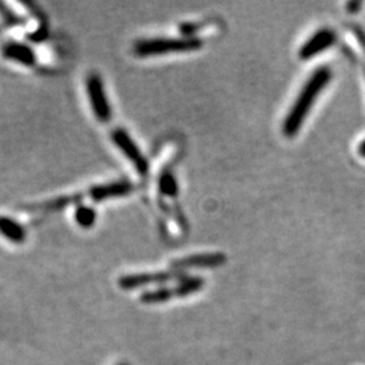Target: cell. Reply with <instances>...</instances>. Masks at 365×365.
I'll return each mask as SVG.
<instances>
[{
    "instance_id": "obj_4",
    "label": "cell",
    "mask_w": 365,
    "mask_h": 365,
    "mask_svg": "<svg viewBox=\"0 0 365 365\" xmlns=\"http://www.w3.org/2000/svg\"><path fill=\"white\" fill-rule=\"evenodd\" d=\"M87 93L95 117L101 122H108L111 119V108L107 101L105 84L99 75L91 73L87 78Z\"/></svg>"
},
{
    "instance_id": "obj_7",
    "label": "cell",
    "mask_w": 365,
    "mask_h": 365,
    "mask_svg": "<svg viewBox=\"0 0 365 365\" xmlns=\"http://www.w3.org/2000/svg\"><path fill=\"white\" fill-rule=\"evenodd\" d=\"M226 264V256L222 253H202L182 257L172 262V269L182 271L184 268H217Z\"/></svg>"
},
{
    "instance_id": "obj_9",
    "label": "cell",
    "mask_w": 365,
    "mask_h": 365,
    "mask_svg": "<svg viewBox=\"0 0 365 365\" xmlns=\"http://www.w3.org/2000/svg\"><path fill=\"white\" fill-rule=\"evenodd\" d=\"M3 54L4 57L16 61L19 64H24L25 66H33L36 64V53L27 45H24L21 42H10L3 48Z\"/></svg>"
},
{
    "instance_id": "obj_13",
    "label": "cell",
    "mask_w": 365,
    "mask_h": 365,
    "mask_svg": "<svg viewBox=\"0 0 365 365\" xmlns=\"http://www.w3.org/2000/svg\"><path fill=\"white\" fill-rule=\"evenodd\" d=\"M75 220L83 229H90L96 221V211L88 206H78L75 211Z\"/></svg>"
},
{
    "instance_id": "obj_2",
    "label": "cell",
    "mask_w": 365,
    "mask_h": 365,
    "mask_svg": "<svg viewBox=\"0 0 365 365\" xmlns=\"http://www.w3.org/2000/svg\"><path fill=\"white\" fill-rule=\"evenodd\" d=\"M203 46L202 39L194 36L179 38H152L138 41L134 45V53L141 57L160 56L164 53L192 52Z\"/></svg>"
},
{
    "instance_id": "obj_12",
    "label": "cell",
    "mask_w": 365,
    "mask_h": 365,
    "mask_svg": "<svg viewBox=\"0 0 365 365\" xmlns=\"http://www.w3.org/2000/svg\"><path fill=\"white\" fill-rule=\"evenodd\" d=\"M158 190L163 195L165 196H176L178 195V191H179V185L176 182V178L172 175V172H164L161 176H160V180H158Z\"/></svg>"
},
{
    "instance_id": "obj_10",
    "label": "cell",
    "mask_w": 365,
    "mask_h": 365,
    "mask_svg": "<svg viewBox=\"0 0 365 365\" xmlns=\"http://www.w3.org/2000/svg\"><path fill=\"white\" fill-rule=\"evenodd\" d=\"M0 235L13 244H24L26 241V232L22 225L4 215H0Z\"/></svg>"
},
{
    "instance_id": "obj_6",
    "label": "cell",
    "mask_w": 365,
    "mask_h": 365,
    "mask_svg": "<svg viewBox=\"0 0 365 365\" xmlns=\"http://www.w3.org/2000/svg\"><path fill=\"white\" fill-rule=\"evenodd\" d=\"M337 41V34L331 29H322L317 31L312 38L309 39L300 49L299 56L302 60H310L318 53L327 51L333 46Z\"/></svg>"
},
{
    "instance_id": "obj_1",
    "label": "cell",
    "mask_w": 365,
    "mask_h": 365,
    "mask_svg": "<svg viewBox=\"0 0 365 365\" xmlns=\"http://www.w3.org/2000/svg\"><path fill=\"white\" fill-rule=\"evenodd\" d=\"M330 78H331L330 68L322 66L317 69L312 75L310 80L304 84L297 102L292 106L289 114L283 123V133L286 137H294L299 133L304 119L317 101V96L324 91Z\"/></svg>"
},
{
    "instance_id": "obj_8",
    "label": "cell",
    "mask_w": 365,
    "mask_h": 365,
    "mask_svg": "<svg viewBox=\"0 0 365 365\" xmlns=\"http://www.w3.org/2000/svg\"><path fill=\"white\" fill-rule=\"evenodd\" d=\"M134 191V185L130 182H117L96 185L88 191V197L93 202H103L113 197H122L129 195Z\"/></svg>"
},
{
    "instance_id": "obj_14",
    "label": "cell",
    "mask_w": 365,
    "mask_h": 365,
    "mask_svg": "<svg viewBox=\"0 0 365 365\" xmlns=\"http://www.w3.org/2000/svg\"><path fill=\"white\" fill-rule=\"evenodd\" d=\"M361 6H363L361 1H352V3L348 4V10H349V13H356L357 9L361 7Z\"/></svg>"
},
{
    "instance_id": "obj_5",
    "label": "cell",
    "mask_w": 365,
    "mask_h": 365,
    "mask_svg": "<svg viewBox=\"0 0 365 365\" xmlns=\"http://www.w3.org/2000/svg\"><path fill=\"white\" fill-rule=\"evenodd\" d=\"M185 274L178 269H170L164 272H156V274H125L119 277L118 286L122 289H135V288L144 287L149 284H158L165 283L173 279L180 280Z\"/></svg>"
},
{
    "instance_id": "obj_16",
    "label": "cell",
    "mask_w": 365,
    "mask_h": 365,
    "mask_svg": "<svg viewBox=\"0 0 365 365\" xmlns=\"http://www.w3.org/2000/svg\"><path fill=\"white\" fill-rule=\"evenodd\" d=\"M119 365H129V364H119Z\"/></svg>"
},
{
    "instance_id": "obj_3",
    "label": "cell",
    "mask_w": 365,
    "mask_h": 365,
    "mask_svg": "<svg viewBox=\"0 0 365 365\" xmlns=\"http://www.w3.org/2000/svg\"><path fill=\"white\" fill-rule=\"evenodd\" d=\"M111 140L114 144L117 145L118 149L130 160L131 164L134 165L135 170H138V173L141 176H146L149 170V163L141 153L140 148L131 140L128 131L123 129H115L111 133Z\"/></svg>"
},
{
    "instance_id": "obj_11",
    "label": "cell",
    "mask_w": 365,
    "mask_h": 365,
    "mask_svg": "<svg viewBox=\"0 0 365 365\" xmlns=\"http://www.w3.org/2000/svg\"><path fill=\"white\" fill-rule=\"evenodd\" d=\"M173 298H180V291L179 287H163L146 291L144 292L140 299L145 304H156V303H164L167 300L173 299Z\"/></svg>"
},
{
    "instance_id": "obj_15",
    "label": "cell",
    "mask_w": 365,
    "mask_h": 365,
    "mask_svg": "<svg viewBox=\"0 0 365 365\" xmlns=\"http://www.w3.org/2000/svg\"><path fill=\"white\" fill-rule=\"evenodd\" d=\"M359 155L365 157V140L364 141H361L360 145H359Z\"/></svg>"
}]
</instances>
